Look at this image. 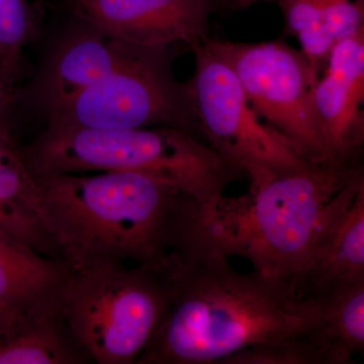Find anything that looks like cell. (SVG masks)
<instances>
[{"instance_id": "6da1fadb", "label": "cell", "mask_w": 364, "mask_h": 364, "mask_svg": "<svg viewBox=\"0 0 364 364\" xmlns=\"http://www.w3.org/2000/svg\"><path fill=\"white\" fill-rule=\"evenodd\" d=\"M37 179L46 230L70 272L124 264L169 275L181 267L200 203L176 184L135 171Z\"/></svg>"}, {"instance_id": "7a4b0ae2", "label": "cell", "mask_w": 364, "mask_h": 364, "mask_svg": "<svg viewBox=\"0 0 364 364\" xmlns=\"http://www.w3.org/2000/svg\"><path fill=\"white\" fill-rule=\"evenodd\" d=\"M168 310L136 364H221L304 329L315 299L257 272L242 273L207 249L169 275Z\"/></svg>"}, {"instance_id": "3957f363", "label": "cell", "mask_w": 364, "mask_h": 364, "mask_svg": "<svg viewBox=\"0 0 364 364\" xmlns=\"http://www.w3.org/2000/svg\"><path fill=\"white\" fill-rule=\"evenodd\" d=\"M246 196L200 210L203 249L250 261L254 272L294 286L329 230L364 186L359 165L312 164L289 173L245 171ZM294 289V287H293Z\"/></svg>"}, {"instance_id": "277c9868", "label": "cell", "mask_w": 364, "mask_h": 364, "mask_svg": "<svg viewBox=\"0 0 364 364\" xmlns=\"http://www.w3.org/2000/svg\"><path fill=\"white\" fill-rule=\"evenodd\" d=\"M21 152L36 177L143 172L176 184L203 210L221 200L239 170L200 136L176 127L97 130L47 126Z\"/></svg>"}, {"instance_id": "5b68a950", "label": "cell", "mask_w": 364, "mask_h": 364, "mask_svg": "<svg viewBox=\"0 0 364 364\" xmlns=\"http://www.w3.org/2000/svg\"><path fill=\"white\" fill-rule=\"evenodd\" d=\"M170 298L169 275L136 265H95L69 272L58 313L90 363L136 364Z\"/></svg>"}, {"instance_id": "8992f818", "label": "cell", "mask_w": 364, "mask_h": 364, "mask_svg": "<svg viewBox=\"0 0 364 364\" xmlns=\"http://www.w3.org/2000/svg\"><path fill=\"white\" fill-rule=\"evenodd\" d=\"M193 52L195 73L186 85L203 141L244 172L289 173L314 164L256 112L210 39Z\"/></svg>"}, {"instance_id": "52a82bcc", "label": "cell", "mask_w": 364, "mask_h": 364, "mask_svg": "<svg viewBox=\"0 0 364 364\" xmlns=\"http://www.w3.org/2000/svg\"><path fill=\"white\" fill-rule=\"evenodd\" d=\"M170 51L146 48L123 68L48 114L47 126L97 130L176 127L198 136L186 83L172 73Z\"/></svg>"}, {"instance_id": "ba28073f", "label": "cell", "mask_w": 364, "mask_h": 364, "mask_svg": "<svg viewBox=\"0 0 364 364\" xmlns=\"http://www.w3.org/2000/svg\"><path fill=\"white\" fill-rule=\"evenodd\" d=\"M210 43L259 116L309 161L330 162L314 100L318 75L305 55L284 42Z\"/></svg>"}, {"instance_id": "9c48e42d", "label": "cell", "mask_w": 364, "mask_h": 364, "mask_svg": "<svg viewBox=\"0 0 364 364\" xmlns=\"http://www.w3.org/2000/svg\"><path fill=\"white\" fill-rule=\"evenodd\" d=\"M81 23L145 48L181 44L193 51L208 40L215 0H68Z\"/></svg>"}, {"instance_id": "30bf717a", "label": "cell", "mask_w": 364, "mask_h": 364, "mask_svg": "<svg viewBox=\"0 0 364 364\" xmlns=\"http://www.w3.org/2000/svg\"><path fill=\"white\" fill-rule=\"evenodd\" d=\"M314 100L330 162L358 165L364 142V32L333 46Z\"/></svg>"}, {"instance_id": "8fae6325", "label": "cell", "mask_w": 364, "mask_h": 364, "mask_svg": "<svg viewBox=\"0 0 364 364\" xmlns=\"http://www.w3.org/2000/svg\"><path fill=\"white\" fill-rule=\"evenodd\" d=\"M145 47L81 23L64 36L41 75L38 100L48 114L138 57Z\"/></svg>"}, {"instance_id": "7c38bea8", "label": "cell", "mask_w": 364, "mask_h": 364, "mask_svg": "<svg viewBox=\"0 0 364 364\" xmlns=\"http://www.w3.org/2000/svg\"><path fill=\"white\" fill-rule=\"evenodd\" d=\"M59 296L0 306V364H82L90 361L69 336Z\"/></svg>"}, {"instance_id": "4fadbf2b", "label": "cell", "mask_w": 364, "mask_h": 364, "mask_svg": "<svg viewBox=\"0 0 364 364\" xmlns=\"http://www.w3.org/2000/svg\"><path fill=\"white\" fill-rule=\"evenodd\" d=\"M364 280V186L329 230L294 282L301 298H320Z\"/></svg>"}, {"instance_id": "5bb4252c", "label": "cell", "mask_w": 364, "mask_h": 364, "mask_svg": "<svg viewBox=\"0 0 364 364\" xmlns=\"http://www.w3.org/2000/svg\"><path fill=\"white\" fill-rule=\"evenodd\" d=\"M0 235L58 259L43 220L39 182L9 132H0Z\"/></svg>"}, {"instance_id": "9a60e30c", "label": "cell", "mask_w": 364, "mask_h": 364, "mask_svg": "<svg viewBox=\"0 0 364 364\" xmlns=\"http://www.w3.org/2000/svg\"><path fill=\"white\" fill-rule=\"evenodd\" d=\"M287 31L320 75L333 46L364 32V0H277Z\"/></svg>"}, {"instance_id": "2e32d148", "label": "cell", "mask_w": 364, "mask_h": 364, "mask_svg": "<svg viewBox=\"0 0 364 364\" xmlns=\"http://www.w3.org/2000/svg\"><path fill=\"white\" fill-rule=\"evenodd\" d=\"M316 301L315 315L304 333L323 364H349L364 348V280Z\"/></svg>"}, {"instance_id": "e0dca14e", "label": "cell", "mask_w": 364, "mask_h": 364, "mask_svg": "<svg viewBox=\"0 0 364 364\" xmlns=\"http://www.w3.org/2000/svg\"><path fill=\"white\" fill-rule=\"evenodd\" d=\"M69 272L61 260L0 235V306L58 298Z\"/></svg>"}, {"instance_id": "ac0fdd59", "label": "cell", "mask_w": 364, "mask_h": 364, "mask_svg": "<svg viewBox=\"0 0 364 364\" xmlns=\"http://www.w3.org/2000/svg\"><path fill=\"white\" fill-rule=\"evenodd\" d=\"M39 35L37 16L26 0H0V59L4 80L14 87L23 48Z\"/></svg>"}, {"instance_id": "d6986e66", "label": "cell", "mask_w": 364, "mask_h": 364, "mask_svg": "<svg viewBox=\"0 0 364 364\" xmlns=\"http://www.w3.org/2000/svg\"><path fill=\"white\" fill-rule=\"evenodd\" d=\"M229 6L237 7V9H245L257 4V2L265 1V0H224Z\"/></svg>"}, {"instance_id": "ffe728a7", "label": "cell", "mask_w": 364, "mask_h": 364, "mask_svg": "<svg viewBox=\"0 0 364 364\" xmlns=\"http://www.w3.org/2000/svg\"><path fill=\"white\" fill-rule=\"evenodd\" d=\"M0 76H1L2 78H4V75H2V71H1V59H0ZM4 81H6V80H4Z\"/></svg>"}]
</instances>
